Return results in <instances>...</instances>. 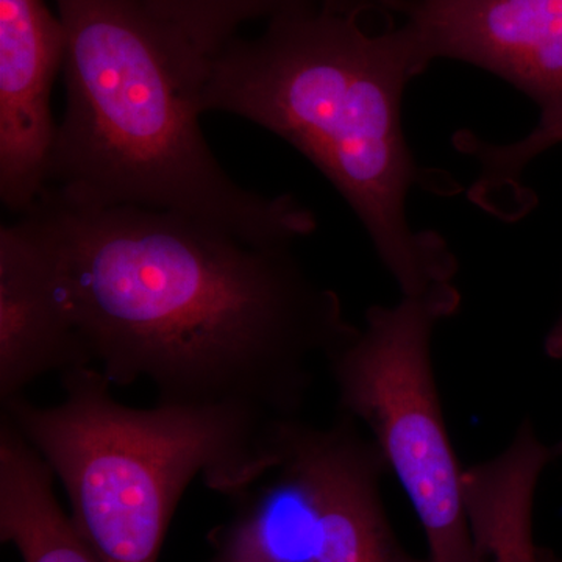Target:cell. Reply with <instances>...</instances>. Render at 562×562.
<instances>
[{"label":"cell","instance_id":"30bf717a","mask_svg":"<svg viewBox=\"0 0 562 562\" xmlns=\"http://www.w3.org/2000/svg\"><path fill=\"white\" fill-rule=\"evenodd\" d=\"M54 472L38 450L0 419V541L22 562H102L55 497Z\"/></svg>","mask_w":562,"mask_h":562},{"label":"cell","instance_id":"7a4b0ae2","mask_svg":"<svg viewBox=\"0 0 562 562\" xmlns=\"http://www.w3.org/2000/svg\"><path fill=\"white\" fill-rule=\"evenodd\" d=\"M66 106L49 183L66 201L176 211L258 246L294 247L317 227L290 194L247 190L201 128L211 58L140 0H57Z\"/></svg>","mask_w":562,"mask_h":562},{"label":"cell","instance_id":"9a60e30c","mask_svg":"<svg viewBox=\"0 0 562 562\" xmlns=\"http://www.w3.org/2000/svg\"><path fill=\"white\" fill-rule=\"evenodd\" d=\"M539 557H541V562H562L561 554L554 553L553 550L543 549V547H541Z\"/></svg>","mask_w":562,"mask_h":562},{"label":"cell","instance_id":"e0dca14e","mask_svg":"<svg viewBox=\"0 0 562 562\" xmlns=\"http://www.w3.org/2000/svg\"><path fill=\"white\" fill-rule=\"evenodd\" d=\"M211 562H224V561L216 560V558H214V560H213V561H211Z\"/></svg>","mask_w":562,"mask_h":562},{"label":"cell","instance_id":"6da1fadb","mask_svg":"<svg viewBox=\"0 0 562 562\" xmlns=\"http://www.w3.org/2000/svg\"><path fill=\"white\" fill-rule=\"evenodd\" d=\"M92 364L146 380L160 405L295 419L314 366L357 331L294 247L258 246L146 206H91L46 187L20 216Z\"/></svg>","mask_w":562,"mask_h":562},{"label":"cell","instance_id":"5b68a950","mask_svg":"<svg viewBox=\"0 0 562 562\" xmlns=\"http://www.w3.org/2000/svg\"><path fill=\"white\" fill-rule=\"evenodd\" d=\"M460 306L454 283L373 305L325 362L341 413L368 428L413 503L428 562H472L464 469L447 430L431 350L436 328Z\"/></svg>","mask_w":562,"mask_h":562},{"label":"cell","instance_id":"8fae6325","mask_svg":"<svg viewBox=\"0 0 562 562\" xmlns=\"http://www.w3.org/2000/svg\"><path fill=\"white\" fill-rule=\"evenodd\" d=\"M386 472L379 458L357 457L327 473L317 494L312 562H428L395 538L382 497Z\"/></svg>","mask_w":562,"mask_h":562},{"label":"cell","instance_id":"ba28073f","mask_svg":"<svg viewBox=\"0 0 562 562\" xmlns=\"http://www.w3.org/2000/svg\"><path fill=\"white\" fill-rule=\"evenodd\" d=\"M92 364L49 268L18 220L0 227V403L47 373ZM94 366V364H92Z\"/></svg>","mask_w":562,"mask_h":562},{"label":"cell","instance_id":"3957f363","mask_svg":"<svg viewBox=\"0 0 562 562\" xmlns=\"http://www.w3.org/2000/svg\"><path fill=\"white\" fill-rule=\"evenodd\" d=\"M422 69L397 24L369 32L362 18L316 9L236 36L210 60L203 113L254 122L316 166L361 222L402 295L453 283L458 261L439 233L408 217L414 188L450 187L414 158L403 132L406 87Z\"/></svg>","mask_w":562,"mask_h":562},{"label":"cell","instance_id":"7c38bea8","mask_svg":"<svg viewBox=\"0 0 562 562\" xmlns=\"http://www.w3.org/2000/svg\"><path fill=\"white\" fill-rule=\"evenodd\" d=\"M154 16L179 33L181 38L213 58L239 27L254 20L271 21L281 14L316 9L324 0H140Z\"/></svg>","mask_w":562,"mask_h":562},{"label":"cell","instance_id":"8992f818","mask_svg":"<svg viewBox=\"0 0 562 562\" xmlns=\"http://www.w3.org/2000/svg\"><path fill=\"white\" fill-rule=\"evenodd\" d=\"M395 18L424 72L468 63L508 81L541 110L538 127L512 146L476 140L484 194L517 183L525 166L562 140V0H375Z\"/></svg>","mask_w":562,"mask_h":562},{"label":"cell","instance_id":"277c9868","mask_svg":"<svg viewBox=\"0 0 562 562\" xmlns=\"http://www.w3.org/2000/svg\"><path fill=\"white\" fill-rule=\"evenodd\" d=\"M63 401L25 395L2 414L60 480L74 522L102 562H158L195 479L238 497L279 460L277 424L244 406L133 408L95 366L61 373ZM284 420V419H283Z\"/></svg>","mask_w":562,"mask_h":562},{"label":"cell","instance_id":"52a82bcc","mask_svg":"<svg viewBox=\"0 0 562 562\" xmlns=\"http://www.w3.org/2000/svg\"><path fill=\"white\" fill-rule=\"evenodd\" d=\"M65 54V25L44 0H0V199L20 216L49 183Z\"/></svg>","mask_w":562,"mask_h":562},{"label":"cell","instance_id":"5bb4252c","mask_svg":"<svg viewBox=\"0 0 562 562\" xmlns=\"http://www.w3.org/2000/svg\"><path fill=\"white\" fill-rule=\"evenodd\" d=\"M543 351L552 360L562 361V313L560 319L553 325L552 330L547 333L543 341Z\"/></svg>","mask_w":562,"mask_h":562},{"label":"cell","instance_id":"2e32d148","mask_svg":"<svg viewBox=\"0 0 562 562\" xmlns=\"http://www.w3.org/2000/svg\"><path fill=\"white\" fill-rule=\"evenodd\" d=\"M552 454L553 460H557V458H562V438L561 441H558L554 443V446H552Z\"/></svg>","mask_w":562,"mask_h":562},{"label":"cell","instance_id":"9c48e42d","mask_svg":"<svg viewBox=\"0 0 562 562\" xmlns=\"http://www.w3.org/2000/svg\"><path fill=\"white\" fill-rule=\"evenodd\" d=\"M553 461L530 419L503 452L464 469L472 562H541L535 541L536 492Z\"/></svg>","mask_w":562,"mask_h":562},{"label":"cell","instance_id":"4fadbf2b","mask_svg":"<svg viewBox=\"0 0 562 562\" xmlns=\"http://www.w3.org/2000/svg\"><path fill=\"white\" fill-rule=\"evenodd\" d=\"M322 9L333 11V13L362 18L371 11H375V0H324Z\"/></svg>","mask_w":562,"mask_h":562}]
</instances>
